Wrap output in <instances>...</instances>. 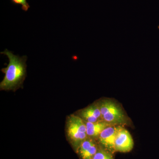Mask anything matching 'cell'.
<instances>
[{"label": "cell", "instance_id": "6da1fadb", "mask_svg": "<svg viewBox=\"0 0 159 159\" xmlns=\"http://www.w3.org/2000/svg\"><path fill=\"white\" fill-rule=\"evenodd\" d=\"M1 54L8 57L9 63L6 68L2 70L5 76L0 83V89L4 90L14 89L21 84L25 77L27 56L20 57L7 49Z\"/></svg>", "mask_w": 159, "mask_h": 159}, {"label": "cell", "instance_id": "7a4b0ae2", "mask_svg": "<svg viewBox=\"0 0 159 159\" xmlns=\"http://www.w3.org/2000/svg\"><path fill=\"white\" fill-rule=\"evenodd\" d=\"M67 132L69 138L76 146L80 145L88 135L86 124L81 118L74 115L69 117Z\"/></svg>", "mask_w": 159, "mask_h": 159}, {"label": "cell", "instance_id": "3957f363", "mask_svg": "<svg viewBox=\"0 0 159 159\" xmlns=\"http://www.w3.org/2000/svg\"><path fill=\"white\" fill-rule=\"evenodd\" d=\"M99 106L103 121L112 125L123 123L125 121V116L122 109L113 101L103 100Z\"/></svg>", "mask_w": 159, "mask_h": 159}, {"label": "cell", "instance_id": "277c9868", "mask_svg": "<svg viewBox=\"0 0 159 159\" xmlns=\"http://www.w3.org/2000/svg\"><path fill=\"white\" fill-rule=\"evenodd\" d=\"M115 150L122 152H130L134 147V141L130 133L125 129L120 127L115 144Z\"/></svg>", "mask_w": 159, "mask_h": 159}, {"label": "cell", "instance_id": "5b68a950", "mask_svg": "<svg viewBox=\"0 0 159 159\" xmlns=\"http://www.w3.org/2000/svg\"><path fill=\"white\" fill-rule=\"evenodd\" d=\"M120 127L111 125L107 127L99 135V142L109 150H115V141L117 133Z\"/></svg>", "mask_w": 159, "mask_h": 159}, {"label": "cell", "instance_id": "8992f818", "mask_svg": "<svg viewBox=\"0 0 159 159\" xmlns=\"http://www.w3.org/2000/svg\"><path fill=\"white\" fill-rule=\"evenodd\" d=\"M97 152V148L92 140L86 139L80 145V153L82 159H93Z\"/></svg>", "mask_w": 159, "mask_h": 159}, {"label": "cell", "instance_id": "52a82bcc", "mask_svg": "<svg viewBox=\"0 0 159 159\" xmlns=\"http://www.w3.org/2000/svg\"><path fill=\"white\" fill-rule=\"evenodd\" d=\"M80 115L87 122H97L99 118H102L99 105L91 106L84 109L81 111Z\"/></svg>", "mask_w": 159, "mask_h": 159}, {"label": "cell", "instance_id": "ba28073f", "mask_svg": "<svg viewBox=\"0 0 159 159\" xmlns=\"http://www.w3.org/2000/svg\"><path fill=\"white\" fill-rule=\"evenodd\" d=\"M86 125L88 135L95 137L99 136L105 128L112 125L103 121L96 122H87Z\"/></svg>", "mask_w": 159, "mask_h": 159}, {"label": "cell", "instance_id": "9c48e42d", "mask_svg": "<svg viewBox=\"0 0 159 159\" xmlns=\"http://www.w3.org/2000/svg\"><path fill=\"white\" fill-rule=\"evenodd\" d=\"M93 159H113L110 154L102 149L97 151Z\"/></svg>", "mask_w": 159, "mask_h": 159}, {"label": "cell", "instance_id": "30bf717a", "mask_svg": "<svg viewBox=\"0 0 159 159\" xmlns=\"http://www.w3.org/2000/svg\"><path fill=\"white\" fill-rule=\"evenodd\" d=\"M12 1L15 4L21 5L22 6V8L24 11H27L30 7L26 0H12Z\"/></svg>", "mask_w": 159, "mask_h": 159}]
</instances>
